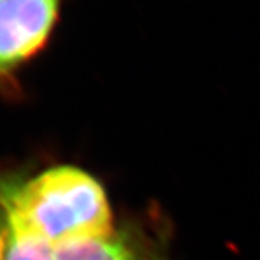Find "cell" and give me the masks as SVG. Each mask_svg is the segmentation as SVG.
Instances as JSON below:
<instances>
[{
	"mask_svg": "<svg viewBox=\"0 0 260 260\" xmlns=\"http://www.w3.org/2000/svg\"><path fill=\"white\" fill-rule=\"evenodd\" d=\"M0 205L8 227L34 233L54 247L113 234L112 211L102 185L77 168H52L25 182L2 179Z\"/></svg>",
	"mask_w": 260,
	"mask_h": 260,
	"instance_id": "cell-1",
	"label": "cell"
},
{
	"mask_svg": "<svg viewBox=\"0 0 260 260\" xmlns=\"http://www.w3.org/2000/svg\"><path fill=\"white\" fill-rule=\"evenodd\" d=\"M64 0H0V77L47 45Z\"/></svg>",
	"mask_w": 260,
	"mask_h": 260,
	"instance_id": "cell-2",
	"label": "cell"
},
{
	"mask_svg": "<svg viewBox=\"0 0 260 260\" xmlns=\"http://www.w3.org/2000/svg\"><path fill=\"white\" fill-rule=\"evenodd\" d=\"M55 260H142L114 233L106 237H83L55 246Z\"/></svg>",
	"mask_w": 260,
	"mask_h": 260,
	"instance_id": "cell-3",
	"label": "cell"
},
{
	"mask_svg": "<svg viewBox=\"0 0 260 260\" xmlns=\"http://www.w3.org/2000/svg\"><path fill=\"white\" fill-rule=\"evenodd\" d=\"M55 247L34 233L6 225L5 260H55Z\"/></svg>",
	"mask_w": 260,
	"mask_h": 260,
	"instance_id": "cell-4",
	"label": "cell"
},
{
	"mask_svg": "<svg viewBox=\"0 0 260 260\" xmlns=\"http://www.w3.org/2000/svg\"><path fill=\"white\" fill-rule=\"evenodd\" d=\"M6 250V229L0 224V260H5Z\"/></svg>",
	"mask_w": 260,
	"mask_h": 260,
	"instance_id": "cell-5",
	"label": "cell"
}]
</instances>
